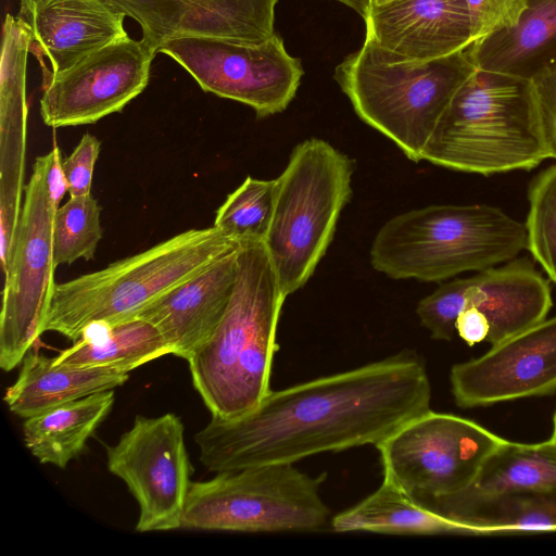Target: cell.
Segmentation results:
<instances>
[{
	"label": "cell",
	"mask_w": 556,
	"mask_h": 556,
	"mask_svg": "<svg viewBox=\"0 0 556 556\" xmlns=\"http://www.w3.org/2000/svg\"><path fill=\"white\" fill-rule=\"evenodd\" d=\"M426 506L473 526L478 535L556 532L555 492H513L466 503Z\"/></svg>",
	"instance_id": "27"
},
{
	"label": "cell",
	"mask_w": 556,
	"mask_h": 556,
	"mask_svg": "<svg viewBox=\"0 0 556 556\" xmlns=\"http://www.w3.org/2000/svg\"><path fill=\"white\" fill-rule=\"evenodd\" d=\"M504 441L470 419L430 409L402 425L376 447L383 479L424 502L470 488Z\"/></svg>",
	"instance_id": "10"
},
{
	"label": "cell",
	"mask_w": 556,
	"mask_h": 556,
	"mask_svg": "<svg viewBox=\"0 0 556 556\" xmlns=\"http://www.w3.org/2000/svg\"><path fill=\"white\" fill-rule=\"evenodd\" d=\"M50 152L35 160L10 258L3 270L0 314V367L20 365L45 332L55 287L53 222L58 205L50 198L47 173Z\"/></svg>",
	"instance_id": "9"
},
{
	"label": "cell",
	"mask_w": 556,
	"mask_h": 556,
	"mask_svg": "<svg viewBox=\"0 0 556 556\" xmlns=\"http://www.w3.org/2000/svg\"><path fill=\"white\" fill-rule=\"evenodd\" d=\"M100 150V140L86 132L70 156L62 160L70 197L90 194L93 169Z\"/></svg>",
	"instance_id": "33"
},
{
	"label": "cell",
	"mask_w": 556,
	"mask_h": 556,
	"mask_svg": "<svg viewBox=\"0 0 556 556\" xmlns=\"http://www.w3.org/2000/svg\"><path fill=\"white\" fill-rule=\"evenodd\" d=\"M513 492L556 493V437L539 443L505 440L470 488L435 501L466 503Z\"/></svg>",
	"instance_id": "26"
},
{
	"label": "cell",
	"mask_w": 556,
	"mask_h": 556,
	"mask_svg": "<svg viewBox=\"0 0 556 556\" xmlns=\"http://www.w3.org/2000/svg\"><path fill=\"white\" fill-rule=\"evenodd\" d=\"M431 383L410 350L348 371L270 391L249 413L212 417L194 441L211 472L294 464L325 452L375 446L430 410Z\"/></svg>",
	"instance_id": "1"
},
{
	"label": "cell",
	"mask_w": 556,
	"mask_h": 556,
	"mask_svg": "<svg viewBox=\"0 0 556 556\" xmlns=\"http://www.w3.org/2000/svg\"><path fill=\"white\" fill-rule=\"evenodd\" d=\"M476 70L467 49L429 61L393 60L365 40L337 66L334 78L358 117L417 163L454 94Z\"/></svg>",
	"instance_id": "6"
},
{
	"label": "cell",
	"mask_w": 556,
	"mask_h": 556,
	"mask_svg": "<svg viewBox=\"0 0 556 556\" xmlns=\"http://www.w3.org/2000/svg\"><path fill=\"white\" fill-rule=\"evenodd\" d=\"M29 37L23 25L7 14L2 26L0 70V193L22 197L28 108L26 65Z\"/></svg>",
	"instance_id": "21"
},
{
	"label": "cell",
	"mask_w": 556,
	"mask_h": 556,
	"mask_svg": "<svg viewBox=\"0 0 556 556\" xmlns=\"http://www.w3.org/2000/svg\"><path fill=\"white\" fill-rule=\"evenodd\" d=\"M106 458L109 471L139 505L136 531L180 529L192 467L177 415L136 416L132 427L106 447Z\"/></svg>",
	"instance_id": "12"
},
{
	"label": "cell",
	"mask_w": 556,
	"mask_h": 556,
	"mask_svg": "<svg viewBox=\"0 0 556 556\" xmlns=\"http://www.w3.org/2000/svg\"><path fill=\"white\" fill-rule=\"evenodd\" d=\"M155 54L142 38L127 36L43 79V123L53 128L87 125L123 111L147 87Z\"/></svg>",
	"instance_id": "13"
},
{
	"label": "cell",
	"mask_w": 556,
	"mask_h": 556,
	"mask_svg": "<svg viewBox=\"0 0 556 556\" xmlns=\"http://www.w3.org/2000/svg\"><path fill=\"white\" fill-rule=\"evenodd\" d=\"M532 83L547 156L556 160V70Z\"/></svg>",
	"instance_id": "34"
},
{
	"label": "cell",
	"mask_w": 556,
	"mask_h": 556,
	"mask_svg": "<svg viewBox=\"0 0 556 556\" xmlns=\"http://www.w3.org/2000/svg\"><path fill=\"white\" fill-rule=\"evenodd\" d=\"M468 54L478 70L534 81L556 70V0H526L518 22L477 40Z\"/></svg>",
	"instance_id": "20"
},
{
	"label": "cell",
	"mask_w": 556,
	"mask_h": 556,
	"mask_svg": "<svg viewBox=\"0 0 556 556\" xmlns=\"http://www.w3.org/2000/svg\"><path fill=\"white\" fill-rule=\"evenodd\" d=\"M465 280V308L473 306L486 316L491 345L544 320L553 305L548 280L528 257Z\"/></svg>",
	"instance_id": "19"
},
{
	"label": "cell",
	"mask_w": 556,
	"mask_h": 556,
	"mask_svg": "<svg viewBox=\"0 0 556 556\" xmlns=\"http://www.w3.org/2000/svg\"><path fill=\"white\" fill-rule=\"evenodd\" d=\"M129 378L115 369L58 366L54 357L38 352L23 359L15 382L7 389L4 402L22 418H30L77 399L115 389Z\"/></svg>",
	"instance_id": "22"
},
{
	"label": "cell",
	"mask_w": 556,
	"mask_h": 556,
	"mask_svg": "<svg viewBox=\"0 0 556 556\" xmlns=\"http://www.w3.org/2000/svg\"><path fill=\"white\" fill-rule=\"evenodd\" d=\"M114 389L56 406L23 424L26 447L40 464L65 468L86 448L88 439L110 414Z\"/></svg>",
	"instance_id": "25"
},
{
	"label": "cell",
	"mask_w": 556,
	"mask_h": 556,
	"mask_svg": "<svg viewBox=\"0 0 556 556\" xmlns=\"http://www.w3.org/2000/svg\"><path fill=\"white\" fill-rule=\"evenodd\" d=\"M455 403L488 406L556 391V315L505 339L450 374Z\"/></svg>",
	"instance_id": "14"
},
{
	"label": "cell",
	"mask_w": 556,
	"mask_h": 556,
	"mask_svg": "<svg viewBox=\"0 0 556 556\" xmlns=\"http://www.w3.org/2000/svg\"><path fill=\"white\" fill-rule=\"evenodd\" d=\"M465 286V278L442 283L418 302L417 316L432 339L451 341L454 338L456 319L466 307Z\"/></svg>",
	"instance_id": "31"
},
{
	"label": "cell",
	"mask_w": 556,
	"mask_h": 556,
	"mask_svg": "<svg viewBox=\"0 0 556 556\" xmlns=\"http://www.w3.org/2000/svg\"><path fill=\"white\" fill-rule=\"evenodd\" d=\"M393 0H372V4H383Z\"/></svg>",
	"instance_id": "38"
},
{
	"label": "cell",
	"mask_w": 556,
	"mask_h": 556,
	"mask_svg": "<svg viewBox=\"0 0 556 556\" xmlns=\"http://www.w3.org/2000/svg\"><path fill=\"white\" fill-rule=\"evenodd\" d=\"M353 162L329 142L296 144L275 179L269 229L264 240L283 295L312 277L352 195Z\"/></svg>",
	"instance_id": "7"
},
{
	"label": "cell",
	"mask_w": 556,
	"mask_h": 556,
	"mask_svg": "<svg viewBox=\"0 0 556 556\" xmlns=\"http://www.w3.org/2000/svg\"><path fill=\"white\" fill-rule=\"evenodd\" d=\"M275 179L248 176L216 211L213 226L238 244L264 242L273 214Z\"/></svg>",
	"instance_id": "28"
},
{
	"label": "cell",
	"mask_w": 556,
	"mask_h": 556,
	"mask_svg": "<svg viewBox=\"0 0 556 556\" xmlns=\"http://www.w3.org/2000/svg\"><path fill=\"white\" fill-rule=\"evenodd\" d=\"M470 15L475 42L491 33L518 22L526 0H465Z\"/></svg>",
	"instance_id": "32"
},
{
	"label": "cell",
	"mask_w": 556,
	"mask_h": 556,
	"mask_svg": "<svg viewBox=\"0 0 556 556\" xmlns=\"http://www.w3.org/2000/svg\"><path fill=\"white\" fill-rule=\"evenodd\" d=\"M126 14L110 0H20L17 21L29 37V52L46 58L43 79L90 53L127 37Z\"/></svg>",
	"instance_id": "16"
},
{
	"label": "cell",
	"mask_w": 556,
	"mask_h": 556,
	"mask_svg": "<svg viewBox=\"0 0 556 556\" xmlns=\"http://www.w3.org/2000/svg\"><path fill=\"white\" fill-rule=\"evenodd\" d=\"M455 329L457 334L469 346H472L486 341L490 324L486 316L480 309L470 306L460 312L455 323Z\"/></svg>",
	"instance_id": "35"
},
{
	"label": "cell",
	"mask_w": 556,
	"mask_h": 556,
	"mask_svg": "<svg viewBox=\"0 0 556 556\" xmlns=\"http://www.w3.org/2000/svg\"><path fill=\"white\" fill-rule=\"evenodd\" d=\"M159 52L185 68L203 91L249 105L258 117L282 112L303 75L300 60L277 35L260 45L185 37Z\"/></svg>",
	"instance_id": "11"
},
{
	"label": "cell",
	"mask_w": 556,
	"mask_h": 556,
	"mask_svg": "<svg viewBox=\"0 0 556 556\" xmlns=\"http://www.w3.org/2000/svg\"><path fill=\"white\" fill-rule=\"evenodd\" d=\"M101 206L90 194L70 197L59 206L53 222L54 264L71 265L77 260L94 257L102 239Z\"/></svg>",
	"instance_id": "29"
},
{
	"label": "cell",
	"mask_w": 556,
	"mask_h": 556,
	"mask_svg": "<svg viewBox=\"0 0 556 556\" xmlns=\"http://www.w3.org/2000/svg\"><path fill=\"white\" fill-rule=\"evenodd\" d=\"M331 528L336 532L478 535L473 526L428 508L384 479L374 493L336 515Z\"/></svg>",
	"instance_id": "24"
},
{
	"label": "cell",
	"mask_w": 556,
	"mask_h": 556,
	"mask_svg": "<svg viewBox=\"0 0 556 556\" xmlns=\"http://www.w3.org/2000/svg\"><path fill=\"white\" fill-rule=\"evenodd\" d=\"M172 354L161 332L150 323L135 317L117 324H89L72 346L54 357L58 366L110 368L123 372Z\"/></svg>",
	"instance_id": "23"
},
{
	"label": "cell",
	"mask_w": 556,
	"mask_h": 556,
	"mask_svg": "<svg viewBox=\"0 0 556 556\" xmlns=\"http://www.w3.org/2000/svg\"><path fill=\"white\" fill-rule=\"evenodd\" d=\"M326 473L312 477L293 464L219 472L190 483L180 529L237 532L316 531L329 520L320 496Z\"/></svg>",
	"instance_id": "8"
},
{
	"label": "cell",
	"mask_w": 556,
	"mask_h": 556,
	"mask_svg": "<svg viewBox=\"0 0 556 556\" xmlns=\"http://www.w3.org/2000/svg\"><path fill=\"white\" fill-rule=\"evenodd\" d=\"M51 160L47 173V182L51 200L59 206L65 192H68L67 180L62 167L61 150L56 144L50 151Z\"/></svg>",
	"instance_id": "36"
},
{
	"label": "cell",
	"mask_w": 556,
	"mask_h": 556,
	"mask_svg": "<svg viewBox=\"0 0 556 556\" xmlns=\"http://www.w3.org/2000/svg\"><path fill=\"white\" fill-rule=\"evenodd\" d=\"M528 201L527 250L556 283V163L531 181Z\"/></svg>",
	"instance_id": "30"
},
{
	"label": "cell",
	"mask_w": 556,
	"mask_h": 556,
	"mask_svg": "<svg viewBox=\"0 0 556 556\" xmlns=\"http://www.w3.org/2000/svg\"><path fill=\"white\" fill-rule=\"evenodd\" d=\"M548 159L531 80L476 70L459 87L422 151L453 170H530Z\"/></svg>",
	"instance_id": "3"
},
{
	"label": "cell",
	"mask_w": 556,
	"mask_h": 556,
	"mask_svg": "<svg viewBox=\"0 0 556 556\" xmlns=\"http://www.w3.org/2000/svg\"><path fill=\"white\" fill-rule=\"evenodd\" d=\"M286 299L264 242L241 244L226 311L211 337L187 359L192 384L212 417L242 416L270 392Z\"/></svg>",
	"instance_id": "2"
},
{
	"label": "cell",
	"mask_w": 556,
	"mask_h": 556,
	"mask_svg": "<svg viewBox=\"0 0 556 556\" xmlns=\"http://www.w3.org/2000/svg\"><path fill=\"white\" fill-rule=\"evenodd\" d=\"M239 248L214 226L189 229L100 270L56 283L45 332L75 342L91 323L135 318L156 299Z\"/></svg>",
	"instance_id": "5"
},
{
	"label": "cell",
	"mask_w": 556,
	"mask_h": 556,
	"mask_svg": "<svg viewBox=\"0 0 556 556\" xmlns=\"http://www.w3.org/2000/svg\"><path fill=\"white\" fill-rule=\"evenodd\" d=\"M365 40L393 60L429 61L475 42L465 0H393L372 4Z\"/></svg>",
	"instance_id": "17"
},
{
	"label": "cell",
	"mask_w": 556,
	"mask_h": 556,
	"mask_svg": "<svg viewBox=\"0 0 556 556\" xmlns=\"http://www.w3.org/2000/svg\"><path fill=\"white\" fill-rule=\"evenodd\" d=\"M238 251L226 254L136 315L161 332L173 355L189 359L217 327L232 293Z\"/></svg>",
	"instance_id": "18"
},
{
	"label": "cell",
	"mask_w": 556,
	"mask_h": 556,
	"mask_svg": "<svg viewBox=\"0 0 556 556\" xmlns=\"http://www.w3.org/2000/svg\"><path fill=\"white\" fill-rule=\"evenodd\" d=\"M338 1L346 4L348 7H350L354 11H356L358 14H361L363 16V18L366 17V15L368 14V12L372 5V0H338Z\"/></svg>",
	"instance_id": "37"
},
{
	"label": "cell",
	"mask_w": 556,
	"mask_h": 556,
	"mask_svg": "<svg viewBox=\"0 0 556 556\" xmlns=\"http://www.w3.org/2000/svg\"><path fill=\"white\" fill-rule=\"evenodd\" d=\"M527 249V230L498 207L440 204L393 216L376 233L371 266L393 279L441 282L482 271Z\"/></svg>",
	"instance_id": "4"
},
{
	"label": "cell",
	"mask_w": 556,
	"mask_h": 556,
	"mask_svg": "<svg viewBox=\"0 0 556 556\" xmlns=\"http://www.w3.org/2000/svg\"><path fill=\"white\" fill-rule=\"evenodd\" d=\"M141 27L157 53L166 42L202 37L260 45L275 34L278 0H110Z\"/></svg>",
	"instance_id": "15"
}]
</instances>
